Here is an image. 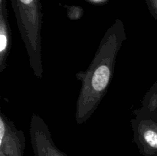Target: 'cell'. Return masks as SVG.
Listing matches in <instances>:
<instances>
[{"instance_id":"obj_1","label":"cell","mask_w":157,"mask_h":156,"mask_svg":"<svg viewBox=\"0 0 157 156\" xmlns=\"http://www.w3.org/2000/svg\"><path fill=\"white\" fill-rule=\"evenodd\" d=\"M126 39L124 22L116 19L101 38L87 70L76 73L77 80L81 83L75 111L78 125L93 116L105 96L113 78L117 57Z\"/></svg>"},{"instance_id":"obj_2","label":"cell","mask_w":157,"mask_h":156,"mask_svg":"<svg viewBox=\"0 0 157 156\" xmlns=\"http://www.w3.org/2000/svg\"><path fill=\"white\" fill-rule=\"evenodd\" d=\"M20 35L29 56V66L38 79L43 77L42 6L40 0H11Z\"/></svg>"},{"instance_id":"obj_3","label":"cell","mask_w":157,"mask_h":156,"mask_svg":"<svg viewBox=\"0 0 157 156\" xmlns=\"http://www.w3.org/2000/svg\"><path fill=\"white\" fill-rule=\"evenodd\" d=\"M29 133L35 156H67L55 145L48 126L39 115L32 114Z\"/></svg>"},{"instance_id":"obj_4","label":"cell","mask_w":157,"mask_h":156,"mask_svg":"<svg viewBox=\"0 0 157 156\" xmlns=\"http://www.w3.org/2000/svg\"><path fill=\"white\" fill-rule=\"evenodd\" d=\"M25 136L21 129L0 112V156H24Z\"/></svg>"},{"instance_id":"obj_5","label":"cell","mask_w":157,"mask_h":156,"mask_svg":"<svg viewBox=\"0 0 157 156\" xmlns=\"http://www.w3.org/2000/svg\"><path fill=\"white\" fill-rule=\"evenodd\" d=\"M133 142L144 156H157V128L148 119L134 117L130 120Z\"/></svg>"},{"instance_id":"obj_6","label":"cell","mask_w":157,"mask_h":156,"mask_svg":"<svg viewBox=\"0 0 157 156\" xmlns=\"http://www.w3.org/2000/svg\"><path fill=\"white\" fill-rule=\"evenodd\" d=\"M12 47V32L8 18L6 2L0 3V72L7 67V61Z\"/></svg>"},{"instance_id":"obj_7","label":"cell","mask_w":157,"mask_h":156,"mask_svg":"<svg viewBox=\"0 0 157 156\" xmlns=\"http://www.w3.org/2000/svg\"><path fill=\"white\" fill-rule=\"evenodd\" d=\"M134 117L148 119L157 123V80L146 93L141 106L133 112Z\"/></svg>"},{"instance_id":"obj_8","label":"cell","mask_w":157,"mask_h":156,"mask_svg":"<svg viewBox=\"0 0 157 156\" xmlns=\"http://www.w3.org/2000/svg\"><path fill=\"white\" fill-rule=\"evenodd\" d=\"M67 16L71 20L79 19L82 17L83 13H84V10L80 6H70V7H67Z\"/></svg>"},{"instance_id":"obj_9","label":"cell","mask_w":157,"mask_h":156,"mask_svg":"<svg viewBox=\"0 0 157 156\" xmlns=\"http://www.w3.org/2000/svg\"><path fill=\"white\" fill-rule=\"evenodd\" d=\"M149 11L157 21V0H145Z\"/></svg>"},{"instance_id":"obj_10","label":"cell","mask_w":157,"mask_h":156,"mask_svg":"<svg viewBox=\"0 0 157 156\" xmlns=\"http://www.w3.org/2000/svg\"><path fill=\"white\" fill-rule=\"evenodd\" d=\"M155 125H156V128H157V123H156V122H155Z\"/></svg>"}]
</instances>
